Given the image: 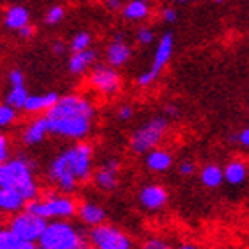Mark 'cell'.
Wrapping results in <instances>:
<instances>
[{"instance_id":"cell-42","label":"cell","mask_w":249,"mask_h":249,"mask_svg":"<svg viewBox=\"0 0 249 249\" xmlns=\"http://www.w3.org/2000/svg\"><path fill=\"white\" fill-rule=\"evenodd\" d=\"M178 249H197L196 246H192V244H182Z\"/></svg>"},{"instance_id":"cell-17","label":"cell","mask_w":249,"mask_h":249,"mask_svg":"<svg viewBox=\"0 0 249 249\" xmlns=\"http://www.w3.org/2000/svg\"><path fill=\"white\" fill-rule=\"evenodd\" d=\"M78 213V219L82 221L84 224H88V226H98V224H104L105 219H107V213L105 210L100 205L93 201H84L77 210Z\"/></svg>"},{"instance_id":"cell-29","label":"cell","mask_w":249,"mask_h":249,"mask_svg":"<svg viewBox=\"0 0 249 249\" xmlns=\"http://www.w3.org/2000/svg\"><path fill=\"white\" fill-rule=\"evenodd\" d=\"M64 18V7L61 5H53L52 9H48L47 16H45V21H47L48 25H55L59 21Z\"/></svg>"},{"instance_id":"cell-5","label":"cell","mask_w":249,"mask_h":249,"mask_svg":"<svg viewBox=\"0 0 249 249\" xmlns=\"http://www.w3.org/2000/svg\"><path fill=\"white\" fill-rule=\"evenodd\" d=\"M167 120L166 118H151L134 130V134L130 135V150L142 155L155 148L167 132Z\"/></svg>"},{"instance_id":"cell-19","label":"cell","mask_w":249,"mask_h":249,"mask_svg":"<svg viewBox=\"0 0 249 249\" xmlns=\"http://www.w3.org/2000/svg\"><path fill=\"white\" fill-rule=\"evenodd\" d=\"M59 98H61V96H59L57 93L29 94V98H27V104H25V107H23V110L29 112V114H36V112H41V110H48L57 104Z\"/></svg>"},{"instance_id":"cell-31","label":"cell","mask_w":249,"mask_h":249,"mask_svg":"<svg viewBox=\"0 0 249 249\" xmlns=\"http://www.w3.org/2000/svg\"><path fill=\"white\" fill-rule=\"evenodd\" d=\"M178 173L182 175V177H192L194 173H196V166H194V162L191 160H183L178 164Z\"/></svg>"},{"instance_id":"cell-39","label":"cell","mask_w":249,"mask_h":249,"mask_svg":"<svg viewBox=\"0 0 249 249\" xmlns=\"http://www.w3.org/2000/svg\"><path fill=\"white\" fill-rule=\"evenodd\" d=\"M52 50H53V53H57V55H62V53H64V50H66V45H64L62 41H53Z\"/></svg>"},{"instance_id":"cell-12","label":"cell","mask_w":249,"mask_h":249,"mask_svg":"<svg viewBox=\"0 0 249 249\" xmlns=\"http://www.w3.org/2000/svg\"><path fill=\"white\" fill-rule=\"evenodd\" d=\"M167 199H169V192H167L166 187L159 185V183L144 185L139 191L141 207L144 208V210H150V212H155V210L164 208Z\"/></svg>"},{"instance_id":"cell-33","label":"cell","mask_w":249,"mask_h":249,"mask_svg":"<svg viewBox=\"0 0 249 249\" xmlns=\"http://www.w3.org/2000/svg\"><path fill=\"white\" fill-rule=\"evenodd\" d=\"M7 80H9L11 88H15V86H23V73H21L20 70H11Z\"/></svg>"},{"instance_id":"cell-26","label":"cell","mask_w":249,"mask_h":249,"mask_svg":"<svg viewBox=\"0 0 249 249\" xmlns=\"http://www.w3.org/2000/svg\"><path fill=\"white\" fill-rule=\"evenodd\" d=\"M27 98H29V93H27L25 86H15V88L9 89V93L5 94V104H9L11 107H15L18 110L25 107Z\"/></svg>"},{"instance_id":"cell-40","label":"cell","mask_w":249,"mask_h":249,"mask_svg":"<svg viewBox=\"0 0 249 249\" xmlns=\"http://www.w3.org/2000/svg\"><path fill=\"white\" fill-rule=\"evenodd\" d=\"M104 2L109 5L110 9H118V7H120V4H121V0H104Z\"/></svg>"},{"instance_id":"cell-23","label":"cell","mask_w":249,"mask_h":249,"mask_svg":"<svg viewBox=\"0 0 249 249\" xmlns=\"http://www.w3.org/2000/svg\"><path fill=\"white\" fill-rule=\"evenodd\" d=\"M246 178H248V167L244 162L231 160L224 166V182H228L230 185H242Z\"/></svg>"},{"instance_id":"cell-30","label":"cell","mask_w":249,"mask_h":249,"mask_svg":"<svg viewBox=\"0 0 249 249\" xmlns=\"http://www.w3.org/2000/svg\"><path fill=\"white\" fill-rule=\"evenodd\" d=\"M135 39H137V43H139V45H144V47H148V45H151V43H153V32H151L148 27H141V29H137Z\"/></svg>"},{"instance_id":"cell-32","label":"cell","mask_w":249,"mask_h":249,"mask_svg":"<svg viewBox=\"0 0 249 249\" xmlns=\"http://www.w3.org/2000/svg\"><path fill=\"white\" fill-rule=\"evenodd\" d=\"M230 141H233V142H239L240 146H244V148H249V126L244 130H240L239 134H235L231 135V139Z\"/></svg>"},{"instance_id":"cell-13","label":"cell","mask_w":249,"mask_h":249,"mask_svg":"<svg viewBox=\"0 0 249 249\" xmlns=\"http://www.w3.org/2000/svg\"><path fill=\"white\" fill-rule=\"evenodd\" d=\"M118 173H120V162L110 159L93 173V183L104 192L114 191L118 187Z\"/></svg>"},{"instance_id":"cell-15","label":"cell","mask_w":249,"mask_h":249,"mask_svg":"<svg viewBox=\"0 0 249 249\" xmlns=\"http://www.w3.org/2000/svg\"><path fill=\"white\" fill-rule=\"evenodd\" d=\"M47 134H50V123H48V118L43 116V118H36L34 121H31V124L23 130L21 134V142L25 146H36L39 144Z\"/></svg>"},{"instance_id":"cell-14","label":"cell","mask_w":249,"mask_h":249,"mask_svg":"<svg viewBox=\"0 0 249 249\" xmlns=\"http://www.w3.org/2000/svg\"><path fill=\"white\" fill-rule=\"evenodd\" d=\"M105 55H107V64H110V66L120 68L123 64H126V61L132 55V50H130L128 43L124 41L123 34H116L112 43L107 47V53Z\"/></svg>"},{"instance_id":"cell-22","label":"cell","mask_w":249,"mask_h":249,"mask_svg":"<svg viewBox=\"0 0 249 249\" xmlns=\"http://www.w3.org/2000/svg\"><path fill=\"white\" fill-rule=\"evenodd\" d=\"M0 249H39L37 242L32 240H25L13 233L9 228L0 231Z\"/></svg>"},{"instance_id":"cell-2","label":"cell","mask_w":249,"mask_h":249,"mask_svg":"<svg viewBox=\"0 0 249 249\" xmlns=\"http://www.w3.org/2000/svg\"><path fill=\"white\" fill-rule=\"evenodd\" d=\"M0 187L15 189L25 197L27 203L37 197V183L32 173V162L25 157L9 159L0 164Z\"/></svg>"},{"instance_id":"cell-35","label":"cell","mask_w":249,"mask_h":249,"mask_svg":"<svg viewBox=\"0 0 249 249\" xmlns=\"http://www.w3.org/2000/svg\"><path fill=\"white\" fill-rule=\"evenodd\" d=\"M132 116H134V107L132 105H121L120 109H118V120L128 121Z\"/></svg>"},{"instance_id":"cell-1","label":"cell","mask_w":249,"mask_h":249,"mask_svg":"<svg viewBox=\"0 0 249 249\" xmlns=\"http://www.w3.org/2000/svg\"><path fill=\"white\" fill-rule=\"evenodd\" d=\"M93 177V148L88 142H77L62 150L48 166V178L64 194L77 191L78 183Z\"/></svg>"},{"instance_id":"cell-24","label":"cell","mask_w":249,"mask_h":249,"mask_svg":"<svg viewBox=\"0 0 249 249\" xmlns=\"http://www.w3.org/2000/svg\"><path fill=\"white\" fill-rule=\"evenodd\" d=\"M199 180L207 189H217L224 182V169L215 164H207L199 173Z\"/></svg>"},{"instance_id":"cell-3","label":"cell","mask_w":249,"mask_h":249,"mask_svg":"<svg viewBox=\"0 0 249 249\" xmlns=\"http://www.w3.org/2000/svg\"><path fill=\"white\" fill-rule=\"evenodd\" d=\"M86 239L80 230H77L68 219H53L37 240L39 249H82Z\"/></svg>"},{"instance_id":"cell-21","label":"cell","mask_w":249,"mask_h":249,"mask_svg":"<svg viewBox=\"0 0 249 249\" xmlns=\"http://www.w3.org/2000/svg\"><path fill=\"white\" fill-rule=\"evenodd\" d=\"M29 11L21 5H13L9 9L5 11L4 16V25L11 31H20L21 27H25L29 23Z\"/></svg>"},{"instance_id":"cell-41","label":"cell","mask_w":249,"mask_h":249,"mask_svg":"<svg viewBox=\"0 0 249 249\" xmlns=\"http://www.w3.org/2000/svg\"><path fill=\"white\" fill-rule=\"evenodd\" d=\"M166 114L177 116L178 114V109H177V107H173V105H167V107H166Z\"/></svg>"},{"instance_id":"cell-44","label":"cell","mask_w":249,"mask_h":249,"mask_svg":"<svg viewBox=\"0 0 249 249\" xmlns=\"http://www.w3.org/2000/svg\"><path fill=\"white\" fill-rule=\"evenodd\" d=\"M175 2H189V0H175Z\"/></svg>"},{"instance_id":"cell-45","label":"cell","mask_w":249,"mask_h":249,"mask_svg":"<svg viewBox=\"0 0 249 249\" xmlns=\"http://www.w3.org/2000/svg\"><path fill=\"white\" fill-rule=\"evenodd\" d=\"M215 2H219V4H221V2H224V0H215Z\"/></svg>"},{"instance_id":"cell-8","label":"cell","mask_w":249,"mask_h":249,"mask_svg":"<svg viewBox=\"0 0 249 249\" xmlns=\"http://www.w3.org/2000/svg\"><path fill=\"white\" fill-rule=\"evenodd\" d=\"M48 118V116H47ZM91 118H80V116H62V118H48L50 123V134L57 137L80 141L89 134L91 130Z\"/></svg>"},{"instance_id":"cell-7","label":"cell","mask_w":249,"mask_h":249,"mask_svg":"<svg viewBox=\"0 0 249 249\" xmlns=\"http://www.w3.org/2000/svg\"><path fill=\"white\" fill-rule=\"evenodd\" d=\"M173 45H175V39H173L171 32H166L162 34V37L159 39V45H157L155 55H153V61H151L150 70H146L144 73H141L137 77V86L141 88H148L155 82L157 77L162 73V70L166 68L167 61L171 59L173 53Z\"/></svg>"},{"instance_id":"cell-43","label":"cell","mask_w":249,"mask_h":249,"mask_svg":"<svg viewBox=\"0 0 249 249\" xmlns=\"http://www.w3.org/2000/svg\"><path fill=\"white\" fill-rule=\"evenodd\" d=\"M82 249H98V248H94V246H88V244H86Z\"/></svg>"},{"instance_id":"cell-16","label":"cell","mask_w":249,"mask_h":249,"mask_svg":"<svg viewBox=\"0 0 249 249\" xmlns=\"http://www.w3.org/2000/svg\"><path fill=\"white\" fill-rule=\"evenodd\" d=\"M27 207V199L15 189L0 187V210L4 213H18Z\"/></svg>"},{"instance_id":"cell-9","label":"cell","mask_w":249,"mask_h":249,"mask_svg":"<svg viewBox=\"0 0 249 249\" xmlns=\"http://www.w3.org/2000/svg\"><path fill=\"white\" fill-rule=\"evenodd\" d=\"M48 118H62V116H80V118H94V107L88 98L78 94H66L59 98L52 109L47 110Z\"/></svg>"},{"instance_id":"cell-36","label":"cell","mask_w":249,"mask_h":249,"mask_svg":"<svg viewBox=\"0 0 249 249\" xmlns=\"http://www.w3.org/2000/svg\"><path fill=\"white\" fill-rule=\"evenodd\" d=\"M162 18H164L166 23H173V21H177V11L173 7H164L162 9Z\"/></svg>"},{"instance_id":"cell-20","label":"cell","mask_w":249,"mask_h":249,"mask_svg":"<svg viewBox=\"0 0 249 249\" xmlns=\"http://www.w3.org/2000/svg\"><path fill=\"white\" fill-rule=\"evenodd\" d=\"M96 61V52L94 50H80V52H73L70 61H68V70L73 73V75H80L88 70L93 62Z\"/></svg>"},{"instance_id":"cell-25","label":"cell","mask_w":249,"mask_h":249,"mask_svg":"<svg viewBox=\"0 0 249 249\" xmlns=\"http://www.w3.org/2000/svg\"><path fill=\"white\" fill-rule=\"evenodd\" d=\"M148 13H150L148 0H130L128 4L124 5L123 18L124 20H130V21L142 20V18L148 16Z\"/></svg>"},{"instance_id":"cell-34","label":"cell","mask_w":249,"mask_h":249,"mask_svg":"<svg viewBox=\"0 0 249 249\" xmlns=\"http://www.w3.org/2000/svg\"><path fill=\"white\" fill-rule=\"evenodd\" d=\"M9 160V142L5 135H0V164Z\"/></svg>"},{"instance_id":"cell-4","label":"cell","mask_w":249,"mask_h":249,"mask_svg":"<svg viewBox=\"0 0 249 249\" xmlns=\"http://www.w3.org/2000/svg\"><path fill=\"white\" fill-rule=\"evenodd\" d=\"M27 210L36 213L39 217L45 219H70L77 213V205L70 196L57 194V192H47L41 197L37 196L36 199L27 203Z\"/></svg>"},{"instance_id":"cell-37","label":"cell","mask_w":249,"mask_h":249,"mask_svg":"<svg viewBox=\"0 0 249 249\" xmlns=\"http://www.w3.org/2000/svg\"><path fill=\"white\" fill-rule=\"evenodd\" d=\"M18 34H20V37H23V39H29L31 36H34V27H32L31 23H27L25 27H21L20 31H18Z\"/></svg>"},{"instance_id":"cell-18","label":"cell","mask_w":249,"mask_h":249,"mask_svg":"<svg viewBox=\"0 0 249 249\" xmlns=\"http://www.w3.org/2000/svg\"><path fill=\"white\" fill-rule=\"evenodd\" d=\"M144 164H146V167L153 173H166L167 169L173 166V157L167 150L153 148L151 151L146 153Z\"/></svg>"},{"instance_id":"cell-11","label":"cell","mask_w":249,"mask_h":249,"mask_svg":"<svg viewBox=\"0 0 249 249\" xmlns=\"http://www.w3.org/2000/svg\"><path fill=\"white\" fill-rule=\"evenodd\" d=\"M89 86L96 91V93L110 96L120 91L121 88V77L110 64H98L93 68V71L89 75Z\"/></svg>"},{"instance_id":"cell-10","label":"cell","mask_w":249,"mask_h":249,"mask_svg":"<svg viewBox=\"0 0 249 249\" xmlns=\"http://www.w3.org/2000/svg\"><path fill=\"white\" fill-rule=\"evenodd\" d=\"M89 240L98 249H132V242L128 237L121 230L109 224L93 226L89 231Z\"/></svg>"},{"instance_id":"cell-38","label":"cell","mask_w":249,"mask_h":249,"mask_svg":"<svg viewBox=\"0 0 249 249\" xmlns=\"http://www.w3.org/2000/svg\"><path fill=\"white\" fill-rule=\"evenodd\" d=\"M144 249H171V248H167L162 240H150V242L144 246Z\"/></svg>"},{"instance_id":"cell-28","label":"cell","mask_w":249,"mask_h":249,"mask_svg":"<svg viewBox=\"0 0 249 249\" xmlns=\"http://www.w3.org/2000/svg\"><path fill=\"white\" fill-rule=\"evenodd\" d=\"M16 120V109L9 104L0 105V126H9Z\"/></svg>"},{"instance_id":"cell-27","label":"cell","mask_w":249,"mask_h":249,"mask_svg":"<svg viewBox=\"0 0 249 249\" xmlns=\"http://www.w3.org/2000/svg\"><path fill=\"white\" fill-rule=\"evenodd\" d=\"M91 34L89 32H78V34H75L71 39V43H70V50L71 52H80V50H86V48H89V45H91Z\"/></svg>"},{"instance_id":"cell-6","label":"cell","mask_w":249,"mask_h":249,"mask_svg":"<svg viewBox=\"0 0 249 249\" xmlns=\"http://www.w3.org/2000/svg\"><path fill=\"white\" fill-rule=\"evenodd\" d=\"M47 226L48 219L39 217L36 213L29 212L27 208L15 213L9 221V230L13 233H16L18 237L25 240H32V242H37V240L41 239V235L47 230Z\"/></svg>"}]
</instances>
